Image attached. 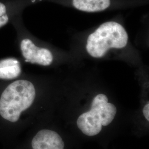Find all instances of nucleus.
Here are the masks:
<instances>
[{"instance_id": "nucleus-2", "label": "nucleus", "mask_w": 149, "mask_h": 149, "mask_svg": "<svg viewBox=\"0 0 149 149\" xmlns=\"http://www.w3.org/2000/svg\"><path fill=\"white\" fill-rule=\"evenodd\" d=\"M128 39V33L122 24L117 22H107L89 35L86 49L92 58H101L111 49L125 48Z\"/></svg>"}, {"instance_id": "nucleus-8", "label": "nucleus", "mask_w": 149, "mask_h": 149, "mask_svg": "<svg viewBox=\"0 0 149 149\" xmlns=\"http://www.w3.org/2000/svg\"><path fill=\"white\" fill-rule=\"evenodd\" d=\"M71 4L75 9L85 12H98L111 7L113 0H71Z\"/></svg>"}, {"instance_id": "nucleus-3", "label": "nucleus", "mask_w": 149, "mask_h": 149, "mask_svg": "<svg viewBox=\"0 0 149 149\" xmlns=\"http://www.w3.org/2000/svg\"><path fill=\"white\" fill-rule=\"evenodd\" d=\"M117 113V108L104 94H98L93 98L90 111L82 114L77 120V125L86 135L92 136L101 131L103 126L112 123Z\"/></svg>"}, {"instance_id": "nucleus-9", "label": "nucleus", "mask_w": 149, "mask_h": 149, "mask_svg": "<svg viewBox=\"0 0 149 149\" xmlns=\"http://www.w3.org/2000/svg\"><path fill=\"white\" fill-rule=\"evenodd\" d=\"M144 117L148 121L149 120V103H148L143 108V110Z\"/></svg>"}, {"instance_id": "nucleus-5", "label": "nucleus", "mask_w": 149, "mask_h": 149, "mask_svg": "<svg viewBox=\"0 0 149 149\" xmlns=\"http://www.w3.org/2000/svg\"><path fill=\"white\" fill-rule=\"evenodd\" d=\"M38 0H0V28L5 26L21 14L27 6ZM42 1V0H40Z\"/></svg>"}, {"instance_id": "nucleus-6", "label": "nucleus", "mask_w": 149, "mask_h": 149, "mask_svg": "<svg viewBox=\"0 0 149 149\" xmlns=\"http://www.w3.org/2000/svg\"><path fill=\"white\" fill-rule=\"evenodd\" d=\"M32 146L33 149H64V143L56 132L43 129L32 139Z\"/></svg>"}, {"instance_id": "nucleus-1", "label": "nucleus", "mask_w": 149, "mask_h": 149, "mask_svg": "<svg viewBox=\"0 0 149 149\" xmlns=\"http://www.w3.org/2000/svg\"><path fill=\"white\" fill-rule=\"evenodd\" d=\"M37 91L32 81L21 76L10 81L0 92V116L7 122L18 121L22 113L32 106Z\"/></svg>"}, {"instance_id": "nucleus-4", "label": "nucleus", "mask_w": 149, "mask_h": 149, "mask_svg": "<svg viewBox=\"0 0 149 149\" xmlns=\"http://www.w3.org/2000/svg\"><path fill=\"white\" fill-rule=\"evenodd\" d=\"M11 23L16 30V42L25 62L43 66L53 64L54 58L52 52L47 47L38 45L32 39L26 36L22 24L21 14L16 16Z\"/></svg>"}, {"instance_id": "nucleus-7", "label": "nucleus", "mask_w": 149, "mask_h": 149, "mask_svg": "<svg viewBox=\"0 0 149 149\" xmlns=\"http://www.w3.org/2000/svg\"><path fill=\"white\" fill-rule=\"evenodd\" d=\"M22 68L20 61L14 57L0 59V80L12 81L21 76Z\"/></svg>"}]
</instances>
